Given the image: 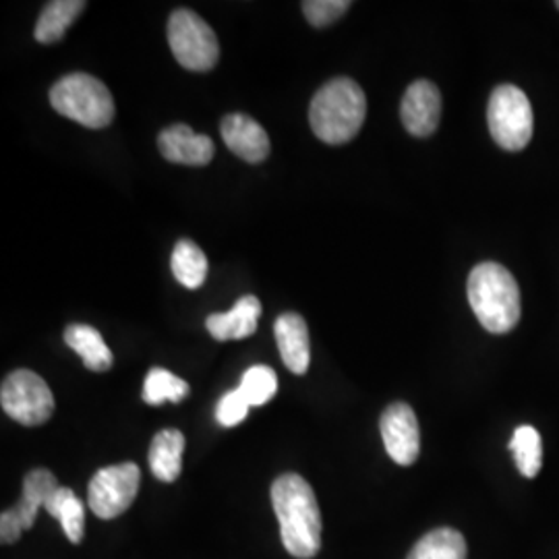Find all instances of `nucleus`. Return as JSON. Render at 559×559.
<instances>
[{
    "instance_id": "obj_25",
    "label": "nucleus",
    "mask_w": 559,
    "mask_h": 559,
    "mask_svg": "<svg viewBox=\"0 0 559 559\" xmlns=\"http://www.w3.org/2000/svg\"><path fill=\"white\" fill-rule=\"evenodd\" d=\"M353 2L348 0H307L302 2V13L313 27H328L338 21Z\"/></svg>"
},
{
    "instance_id": "obj_2",
    "label": "nucleus",
    "mask_w": 559,
    "mask_h": 559,
    "mask_svg": "<svg viewBox=\"0 0 559 559\" xmlns=\"http://www.w3.org/2000/svg\"><path fill=\"white\" fill-rule=\"evenodd\" d=\"M367 117V98L357 81L336 78L313 96L309 122L318 140L342 145L357 138Z\"/></svg>"
},
{
    "instance_id": "obj_23",
    "label": "nucleus",
    "mask_w": 559,
    "mask_h": 559,
    "mask_svg": "<svg viewBox=\"0 0 559 559\" xmlns=\"http://www.w3.org/2000/svg\"><path fill=\"white\" fill-rule=\"evenodd\" d=\"M189 383L175 373L154 367L143 383V402L150 406H160L164 402H182L189 396Z\"/></svg>"
},
{
    "instance_id": "obj_20",
    "label": "nucleus",
    "mask_w": 559,
    "mask_h": 559,
    "mask_svg": "<svg viewBox=\"0 0 559 559\" xmlns=\"http://www.w3.org/2000/svg\"><path fill=\"white\" fill-rule=\"evenodd\" d=\"M170 267H173L175 278L179 280L185 288L195 290L207 278L210 265H207L205 253L193 240L182 239L177 242V247L173 251Z\"/></svg>"
},
{
    "instance_id": "obj_7",
    "label": "nucleus",
    "mask_w": 559,
    "mask_h": 559,
    "mask_svg": "<svg viewBox=\"0 0 559 559\" xmlns=\"http://www.w3.org/2000/svg\"><path fill=\"white\" fill-rule=\"evenodd\" d=\"M2 411L25 427H38L52 417L55 396L48 383L29 369L9 373L0 388Z\"/></svg>"
},
{
    "instance_id": "obj_1",
    "label": "nucleus",
    "mask_w": 559,
    "mask_h": 559,
    "mask_svg": "<svg viewBox=\"0 0 559 559\" xmlns=\"http://www.w3.org/2000/svg\"><path fill=\"white\" fill-rule=\"evenodd\" d=\"M272 503L286 551L293 558H316L321 549V514L311 485L297 473L280 475L272 485Z\"/></svg>"
},
{
    "instance_id": "obj_15",
    "label": "nucleus",
    "mask_w": 559,
    "mask_h": 559,
    "mask_svg": "<svg viewBox=\"0 0 559 559\" xmlns=\"http://www.w3.org/2000/svg\"><path fill=\"white\" fill-rule=\"evenodd\" d=\"M261 318V302L258 297L247 295L235 302L228 313H214L205 320L207 332L216 340H242L258 332Z\"/></svg>"
},
{
    "instance_id": "obj_22",
    "label": "nucleus",
    "mask_w": 559,
    "mask_h": 559,
    "mask_svg": "<svg viewBox=\"0 0 559 559\" xmlns=\"http://www.w3.org/2000/svg\"><path fill=\"white\" fill-rule=\"evenodd\" d=\"M510 452L514 454L520 475L526 479H533L539 475L543 466V443H540L539 431L531 425H522L510 441Z\"/></svg>"
},
{
    "instance_id": "obj_10",
    "label": "nucleus",
    "mask_w": 559,
    "mask_h": 559,
    "mask_svg": "<svg viewBox=\"0 0 559 559\" xmlns=\"http://www.w3.org/2000/svg\"><path fill=\"white\" fill-rule=\"evenodd\" d=\"M380 431L385 452L396 464L411 466L417 462L420 452L419 420L408 404H390L381 415Z\"/></svg>"
},
{
    "instance_id": "obj_5",
    "label": "nucleus",
    "mask_w": 559,
    "mask_h": 559,
    "mask_svg": "<svg viewBox=\"0 0 559 559\" xmlns=\"http://www.w3.org/2000/svg\"><path fill=\"white\" fill-rule=\"evenodd\" d=\"M168 44L180 67L205 73L221 59V44L214 29L189 9H179L168 20Z\"/></svg>"
},
{
    "instance_id": "obj_14",
    "label": "nucleus",
    "mask_w": 559,
    "mask_h": 559,
    "mask_svg": "<svg viewBox=\"0 0 559 559\" xmlns=\"http://www.w3.org/2000/svg\"><path fill=\"white\" fill-rule=\"evenodd\" d=\"M274 336L278 342L280 357L284 365L295 373L305 376L311 365L309 328L299 313H282L274 323Z\"/></svg>"
},
{
    "instance_id": "obj_19",
    "label": "nucleus",
    "mask_w": 559,
    "mask_h": 559,
    "mask_svg": "<svg viewBox=\"0 0 559 559\" xmlns=\"http://www.w3.org/2000/svg\"><path fill=\"white\" fill-rule=\"evenodd\" d=\"M44 510L52 519L59 520L67 539L71 540L73 545H80L83 533H85V508L69 487H59L50 496V500L46 501Z\"/></svg>"
},
{
    "instance_id": "obj_27",
    "label": "nucleus",
    "mask_w": 559,
    "mask_h": 559,
    "mask_svg": "<svg viewBox=\"0 0 559 559\" xmlns=\"http://www.w3.org/2000/svg\"><path fill=\"white\" fill-rule=\"evenodd\" d=\"M556 7H558V9H559V2H556Z\"/></svg>"
},
{
    "instance_id": "obj_17",
    "label": "nucleus",
    "mask_w": 559,
    "mask_h": 559,
    "mask_svg": "<svg viewBox=\"0 0 559 559\" xmlns=\"http://www.w3.org/2000/svg\"><path fill=\"white\" fill-rule=\"evenodd\" d=\"M64 342L80 355L90 371H108L112 367V353L106 346L100 332L85 323H73L64 330Z\"/></svg>"
},
{
    "instance_id": "obj_8",
    "label": "nucleus",
    "mask_w": 559,
    "mask_h": 559,
    "mask_svg": "<svg viewBox=\"0 0 559 559\" xmlns=\"http://www.w3.org/2000/svg\"><path fill=\"white\" fill-rule=\"evenodd\" d=\"M141 471L135 462L100 468L87 487V503L98 519L112 520L124 514L140 491Z\"/></svg>"
},
{
    "instance_id": "obj_21",
    "label": "nucleus",
    "mask_w": 559,
    "mask_h": 559,
    "mask_svg": "<svg viewBox=\"0 0 559 559\" xmlns=\"http://www.w3.org/2000/svg\"><path fill=\"white\" fill-rule=\"evenodd\" d=\"M406 559H466V540L456 528H436L413 547Z\"/></svg>"
},
{
    "instance_id": "obj_16",
    "label": "nucleus",
    "mask_w": 559,
    "mask_h": 559,
    "mask_svg": "<svg viewBox=\"0 0 559 559\" xmlns=\"http://www.w3.org/2000/svg\"><path fill=\"white\" fill-rule=\"evenodd\" d=\"M182 452L185 436L179 429H164L156 433L150 445V468L156 479L162 483H175L182 471Z\"/></svg>"
},
{
    "instance_id": "obj_12",
    "label": "nucleus",
    "mask_w": 559,
    "mask_h": 559,
    "mask_svg": "<svg viewBox=\"0 0 559 559\" xmlns=\"http://www.w3.org/2000/svg\"><path fill=\"white\" fill-rule=\"evenodd\" d=\"M158 147L166 160L185 166H205L216 154L214 141L207 135L195 133L189 124L180 122L170 124L162 131Z\"/></svg>"
},
{
    "instance_id": "obj_11",
    "label": "nucleus",
    "mask_w": 559,
    "mask_h": 559,
    "mask_svg": "<svg viewBox=\"0 0 559 559\" xmlns=\"http://www.w3.org/2000/svg\"><path fill=\"white\" fill-rule=\"evenodd\" d=\"M404 129L415 138H429L436 133L441 119V94L431 81H415L400 104Z\"/></svg>"
},
{
    "instance_id": "obj_13",
    "label": "nucleus",
    "mask_w": 559,
    "mask_h": 559,
    "mask_svg": "<svg viewBox=\"0 0 559 559\" xmlns=\"http://www.w3.org/2000/svg\"><path fill=\"white\" fill-rule=\"evenodd\" d=\"M221 135L233 154L249 164H260L270 156V138L258 120L247 115H228L221 122Z\"/></svg>"
},
{
    "instance_id": "obj_24",
    "label": "nucleus",
    "mask_w": 559,
    "mask_h": 559,
    "mask_svg": "<svg viewBox=\"0 0 559 559\" xmlns=\"http://www.w3.org/2000/svg\"><path fill=\"white\" fill-rule=\"evenodd\" d=\"M239 390L251 406H263L278 392L276 371L267 365H255L242 376Z\"/></svg>"
},
{
    "instance_id": "obj_4",
    "label": "nucleus",
    "mask_w": 559,
    "mask_h": 559,
    "mask_svg": "<svg viewBox=\"0 0 559 559\" xmlns=\"http://www.w3.org/2000/svg\"><path fill=\"white\" fill-rule=\"evenodd\" d=\"M52 108L87 129H104L115 119V100L100 80L87 73H71L50 90Z\"/></svg>"
},
{
    "instance_id": "obj_6",
    "label": "nucleus",
    "mask_w": 559,
    "mask_h": 559,
    "mask_svg": "<svg viewBox=\"0 0 559 559\" xmlns=\"http://www.w3.org/2000/svg\"><path fill=\"white\" fill-rule=\"evenodd\" d=\"M489 133L508 152H520L533 140V106L516 85L493 90L487 106Z\"/></svg>"
},
{
    "instance_id": "obj_26",
    "label": "nucleus",
    "mask_w": 559,
    "mask_h": 559,
    "mask_svg": "<svg viewBox=\"0 0 559 559\" xmlns=\"http://www.w3.org/2000/svg\"><path fill=\"white\" fill-rule=\"evenodd\" d=\"M251 404L247 399L240 394L239 388L224 394L218 406H216V419L221 423L222 427H235L239 425L240 420H245L247 413H249Z\"/></svg>"
},
{
    "instance_id": "obj_3",
    "label": "nucleus",
    "mask_w": 559,
    "mask_h": 559,
    "mask_svg": "<svg viewBox=\"0 0 559 559\" xmlns=\"http://www.w3.org/2000/svg\"><path fill=\"white\" fill-rule=\"evenodd\" d=\"M468 302L480 325L491 334H508L520 321L519 282L500 263L485 261L471 272Z\"/></svg>"
},
{
    "instance_id": "obj_18",
    "label": "nucleus",
    "mask_w": 559,
    "mask_h": 559,
    "mask_svg": "<svg viewBox=\"0 0 559 559\" xmlns=\"http://www.w3.org/2000/svg\"><path fill=\"white\" fill-rule=\"evenodd\" d=\"M85 9L83 0H52L41 11L40 20L36 23L34 36L40 44L59 41L64 32L73 25Z\"/></svg>"
},
{
    "instance_id": "obj_9",
    "label": "nucleus",
    "mask_w": 559,
    "mask_h": 559,
    "mask_svg": "<svg viewBox=\"0 0 559 559\" xmlns=\"http://www.w3.org/2000/svg\"><path fill=\"white\" fill-rule=\"evenodd\" d=\"M59 487V480L48 468H36L27 473L23 479L21 500L0 516V540L4 545L20 540L21 535L34 526L40 508L46 506V501L50 500Z\"/></svg>"
}]
</instances>
